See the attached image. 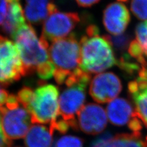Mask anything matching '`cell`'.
Listing matches in <instances>:
<instances>
[{"label":"cell","mask_w":147,"mask_h":147,"mask_svg":"<svg viewBox=\"0 0 147 147\" xmlns=\"http://www.w3.org/2000/svg\"><path fill=\"white\" fill-rule=\"evenodd\" d=\"M12 38L19 52L25 76L34 72L42 80L53 76L55 67L49 57V44L38 38L31 24H25L21 26Z\"/></svg>","instance_id":"cell-1"},{"label":"cell","mask_w":147,"mask_h":147,"mask_svg":"<svg viewBox=\"0 0 147 147\" xmlns=\"http://www.w3.org/2000/svg\"><path fill=\"white\" fill-rule=\"evenodd\" d=\"M80 45V68L88 74L99 73L117 64L111 44L99 34L97 26L90 25L82 36Z\"/></svg>","instance_id":"cell-2"},{"label":"cell","mask_w":147,"mask_h":147,"mask_svg":"<svg viewBox=\"0 0 147 147\" xmlns=\"http://www.w3.org/2000/svg\"><path fill=\"white\" fill-rule=\"evenodd\" d=\"M50 60L55 67L54 78L58 85L79 74L80 68V45L75 34L54 41L49 47Z\"/></svg>","instance_id":"cell-3"},{"label":"cell","mask_w":147,"mask_h":147,"mask_svg":"<svg viewBox=\"0 0 147 147\" xmlns=\"http://www.w3.org/2000/svg\"><path fill=\"white\" fill-rule=\"evenodd\" d=\"M33 91L26 109L29 112L33 124H45L49 126L57 120L59 115L58 87L40 82Z\"/></svg>","instance_id":"cell-4"},{"label":"cell","mask_w":147,"mask_h":147,"mask_svg":"<svg viewBox=\"0 0 147 147\" xmlns=\"http://www.w3.org/2000/svg\"><path fill=\"white\" fill-rule=\"evenodd\" d=\"M90 74L84 72L79 79L65 85L59 100V118L74 130H78L77 117L86 100V90L91 80Z\"/></svg>","instance_id":"cell-5"},{"label":"cell","mask_w":147,"mask_h":147,"mask_svg":"<svg viewBox=\"0 0 147 147\" xmlns=\"http://www.w3.org/2000/svg\"><path fill=\"white\" fill-rule=\"evenodd\" d=\"M0 114L4 132L9 139H20L26 136L32 123L31 118L17 96L9 94L5 104L0 107Z\"/></svg>","instance_id":"cell-6"},{"label":"cell","mask_w":147,"mask_h":147,"mask_svg":"<svg viewBox=\"0 0 147 147\" xmlns=\"http://www.w3.org/2000/svg\"><path fill=\"white\" fill-rule=\"evenodd\" d=\"M22 76L24 70L16 45L0 35V84L5 87Z\"/></svg>","instance_id":"cell-7"},{"label":"cell","mask_w":147,"mask_h":147,"mask_svg":"<svg viewBox=\"0 0 147 147\" xmlns=\"http://www.w3.org/2000/svg\"><path fill=\"white\" fill-rule=\"evenodd\" d=\"M80 22L79 13L58 11L50 15L44 22L40 38L48 42L66 38Z\"/></svg>","instance_id":"cell-8"},{"label":"cell","mask_w":147,"mask_h":147,"mask_svg":"<svg viewBox=\"0 0 147 147\" xmlns=\"http://www.w3.org/2000/svg\"><path fill=\"white\" fill-rule=\"evenodd\" d=\"M107 112L109 121L112 125L127 126L132 132H141L143 127L142 122L128 100L122 98L113 100L107 105Z\"/></svg>","instance_id":"cell-9"},{"label":"cell","mask_w":147,"mask_h":147,"mask_svg":"<svg viewBox=\"0 0 147 147\" xmlns=\"http://www.w3.org/2000/svg\"><path fill=\"white\" fill-rule=\"evenodd\" d=\"M123 88L119 78L114 73H101L91 80L89 93L93 99L98 103L110 102L120 94Z\"/></svg>","instance_id":"cell-10"},{"label":"cell","mask_w":147,"mask_h":147,"mask_svg":"<svg viewBox=\"0 0 147 147\" xmlns=\"http://www.w3.org/2000/svg\"><path fill=\"white\" fill-rule=\"evenodd\" d=\"M77 126L86 134L97 135L107 127L106 113L100 105L89 103L84 105L77 115Z\"/></svg>","instance_id":"cell-11"},{"label":"cell","mask_w":147,"mask_h":147,"mask_svg":"<svg viewBox=\"0 0 147 147\" xmlns=\"http://www.w3.org/2000/svg\"><path fill=\"white\" fill-rule=\"evenodd\" d=\"M127 93L138 117L147 128V67L142 68L136 79L129 82Z\"/></svg>","instance_id":"cell-12"},{"label":"cell","mask_w":147,"mask_h":147,"mask_svg":"<svg viewBox=\"0 0 147 147\" xmlns=\"http://www.w3.org/2000/svg\"><path fill=\"white\" fill-rule=\"evenodd\" d=\"M131 20L130 13L126 6L121 3H112L103 12V24L110 34L118 35L126 30Z\"/></svg>","instance_id":"cell-13"},{"label":"cell","mask_w":147,"mask_h":147,"mask_svg":"<svg viewBox=\"0 0 147 147\" xmlns=\"http://www.w3.org/2000/svg\"><path fill=\"white\" fill-rule=\"evenodd\" d=\"M90 147H147V140L140 133H121L112 136L104 133L92 142Z\"/></svg>","instance_id":"cell-14"},{"label":"cell","mask_w":147,"mask_h":147,"mask_svg":"<svg viewBox=\"0 0 147 147\" xmlns=\"http://www.w3.org/2000/svg\"><path fill=\"white\" fill-rule=\"evenodd\" d=\"M24 13L31 25L42 24L53 12L58 11L53 0H25Z\"/></svg>","instance_id":"cell-15"},{"label":"cell","mask_w":147,"mask_h":147,"mask_svg":"<svg viewBox=\"0 0 147 147\" xmlns=\"http://www.w3.org/2000/svg\"><path fill=\"white\" fill-rule=\"evenodd\" d=\"M7 16L2 25V31L11 38L21 26L26 24L24 11L20 0H8Z\"/></svg>","instance_id":"cell-16"},{"label":"cell","mask_w":147,"mask_h":147,"mask_svg":"<svg viewBox=\"0 0 147 147\" xmlns=\"http://www.w3.org/2000/svg\"><path fill=\"white\" fill-rule=\"evenodd\" d=\"M53 132L49 126L34 124L27 132L25 145L26 147H52Z\"/></svg>","instance_id":"cell-17"},{"label":"cell","mask_w":147,"mask_h":147,"mask_svg":"<svg viewBox=\"0 0 147 147\" xmlns=\"http://www.w3.org/2000/svg\"><path fill=\"white\" fill-rule=\"evenodd\" d=\"M112 47L121 55L125 53L131 42V37L127 34L118 35H104Z\"/></svg>","instance_id":"cell-18"},{"label":"cell","mask_w":147,"mask_h":147,"mask_svg":"<svg viewBox=\"0 0 147 147\" xmlns=\"http://www.w3.org/2000/svg\"><path fill=\"white\" fill-rule=\"evenodd\" d=\"M131 10L138 19L147 21V0H132Z\"/></svg>","instance_id":"cell-19"},{"label":"cell","mask_w":147,"mask_h":147,"mask_svg":"<svg viewBox=\"0 0 147 147\" xmlns=\"http://www.w3.org/2000/svg\"><path fill=\"white\" fill-rule=\"evenodd\" d=\"M136 40L143 50L146 58H147V21L140 23L136 28Z\"/></svg>","instance_id":"cell-20"},{"label":"cell","mask_w":147,"mask_h":147,"mask_svg":"<svg viewBox=\"0 0 147 147\" xmlns=\"http://www.w3.org/2000/svg\"><path fill=\"white\" fill-rule=\"evenodd\" d=\"M54 147H84V140L74 136H64L57 140Z\"/></svg>","instance_id":"cell-21"},{"label":"cell","mask_w":147,"mask_h":147,"mask_svg":"<svg viewBox=\"0 0 147 147\" xmlns=\"http://www.w3.org/2000/svg\"><path fill=\"white\" fill-rule=\"evenodd\" d=\"M12 142L6 137L3 131L0 114V147H12Z\"/></svg>","instance_id":"cell-22"},{"label":"cell","mask_w":147,"mask_h":147,"mask_svg":"<svg viewBox=\"0 0 147 147\" xmlns=\"http://www.w3.org/2000/svg\"><path fill=\"white\" fill-rule=\"evenodd\" d=\"M8 0H0V26L5 20L8 11Z\"/></svg>","instance_id":"cell-23"},{"label":"cell","mask_w":147,"mask_h":147,"mask_svg":"<svg viewBox=\"0 0 147 147\" xmlns=\"http://www.w3.org/2000/svg\"><path fill=\"white\" fill-rule=\"evenodd\" d=\"M78 5L83 7H90L99 3L100 0H75Z\"/></svg>","instance_id":"cell-24"},{"label":"cell","mask_w":147,"mask_h":147,"mask_svg":"<svg viewBox=\"0 0 147 147\" xmlns=\"http://www.w3.org/2000/svg\"><path fill=\"white\" fill-rule=\"evenodd\" d=\"M3 87V86L0 84V107L3 106L5 104L9 94L8 91L4 90Z\"/></svg>","instance_id":"cell-25"},{"label":"cell","mask_w":147,"mask_h":147,"mask_svg":"<svg viewBox=\"0 0 147 147\" xmlns=\"http://www.w3.org/2000/svg\"><path fill=\"white\" fill-rule=\"evenodd\" d=\"M118 1H121V2H126L128 1V0H118Z\"/></svg>","instance_id":"cell-26"},{"label":"cell","mask_w":147,"mask_h":147,"mask_svg":"<svg viewBox=\"0 0 147 147\" xmlns=\"http://www.w3.org/2000/svg\"><path fill=\"white\" fill-rule=\"evenodd\" d=\"M15 147H22V146H15Z\"/></svg>","instance_id":"cell-27"}]
</instances>
